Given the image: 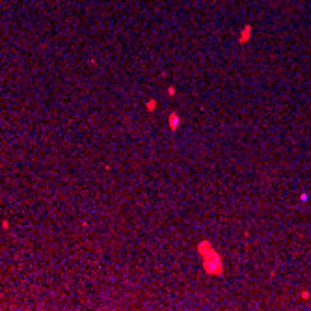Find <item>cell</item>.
Instances as JSON below:
<instances>
[{
  "label": "cell",
  "mask_w": 311,
  "mask_h": 311,
  "mask_svg": "<svg viewBox=\"0 0 311 311\" xmlns=\"http://www.w3.org/2000/svg\"><path fill=\"white\" fill-rule=\"evenodd\" d=\"M198 253L201 257L203 268H205L207 274L211 276H222L224 274V263L220 253L214 250V246L211 244V241H201L198 244Z\"/></svg>",
  "instance_id": "cell-1"
},
{
  "label": "cell",
  "mask_w": 311,
  "mask_h": 311,
  "mask_svg": "<svg viewBox=\"0 0 311 311\" xmlns=\"http://www.w3.org/2000/svg\"><path fill=\"white\" fill-rule=\"evenodd\" d=\"M179 114L177 112H171L170 116H168V125H170V129L171 131H177V127H179Z\"/></svg>",
  "instance_id": "cell-2"
},
{
  "label": "cell",
  "mask_w": 311,
  "mask_h": 311,
  "mask_svg": "<svg viewBox=\"0 0 311 311\" xmlns=\"http://www.w3.org/2000/svg\"><path fill=\"white\" fill-rule=\"evenodd\" d=\"M155 106H157V101H155V99H149V101H147V112H153V110H155Z\"/></svg>",
  "instance_id": "cell-3"
},
{
  "label": "cell",
  "mask_w": 311,
  "mask_h": 311,
  "mask_svg": "<svg viewBox=\"0 0 311 311\" xmlns=\"http://www.w3.org/2000/svg\"><path fill=\"white\" fill-rule=\"evenodd\" d=\"M168 93H170V95H175V88L170 86V88H168Z\"/></svg>",
  "instance_id": "cell-4"
}]
</instances>
